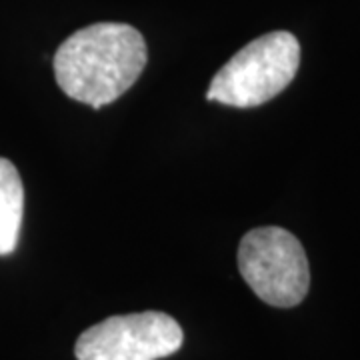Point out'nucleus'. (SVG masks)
Returning <instances> with one entry per match:
<instances>
[{"label": "nucleus", "mask_w": 360, "mask_h": 360, "mask_svg": "<svg viewBox=\"0 0 360 360\" xmlns=\"http://www.w3.org/2000/svg\"><path fill=\"white\" fill-rule=\"evenodd\" d=\"M182 328L165 312L110 316L78 336V360H158L182 347Z\"/></svg>", "instance_id": "4"}, {"label": "nucleus", "mask_w": 360, "mask_h": 360, "mask_svg": "<svg viewBox=\"0 0 360 360\" xmlns=\"http://www.w3.org/2000/svg\"><path fill=\"white\" fill-rule=\"evenodd\" d=\"M300 44L290 32H270L248 42L212 78L206 101L250 108L269 103L296 77Z\"/></svg>", "instance_id": "2"}, {"label": "nucleus", "mask_w": 360, "mask_h": 360, "mask_svg": "<svg viewBox=\"0 0 360 360\" xmlns=\"http://www.w3.org/2000/svg\"><path fill=\"white\" fill-rule=\"evenodd\" d=\"M238 270L260 300L278 309L300 304L309 292L304 248L284 229L264 226L246 232L238 246Z\"/></svg>", "instance_id": "3"}, {"label": "nucleus", "mask_w": 360, "mask_h": 360, "mask_svg": "<svg viewBox=\"0 0 360 360\" xmlns=\"http://www.w3.org/2000/svg\"><path fill=\"white\" fill-rule=\"evenodd\" d=\"M25 210V188L18 170L6 158H0V257L11 255L20 234Z\"/></svg>", "instance_id": "5"}, {"label": "nucleus", "mask_w": 360, "mask_h": 360, "mask_svg": "<svg viewBox=\"0 0 360 360\" xmlns=\"http://www.w3.org/2000/svg\"><path fill=\"white\" fill-rule=\"evenodd\" d=\"M146 58V42L136 28L96 22L80 28L58 46L54 77L66 96L101 108L139 80Z\"/></svg>", "instance_id": "1"}]
</instances>
